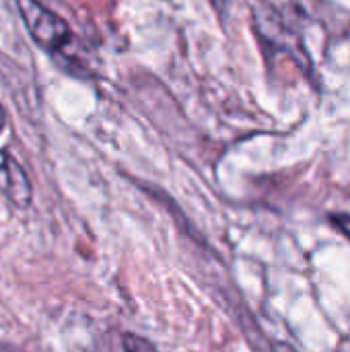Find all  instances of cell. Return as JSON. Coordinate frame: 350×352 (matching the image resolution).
<instances>
[{
    "instance_id": "3957f363",
    "label": "cell",
    "mask_w": 350,
    "mask_h": 352,
    "mask_svg": "<svg viewBox=\"0 0 350 352\" xmlns=\"http://www.w3.org/2000/svg\"><path fill=\"white\" fill-rule=\"evenodd\" d=\"M124 351L126 352H159L149 340L140 338V336H132L128 334L124 338Z\"/></svg>"
},
{
    "instance_id": "277c9868",
    "label": "cell",
    "mask_w": 350,
    "mask_h": 352,
    "mask_svg": "<svg viewBox=\"0 0 350 352\" xmlns=\"http://www.w3.org/2000/svg\"><path fill=\"white\" fill-rule=\"evenodd\" d=\"M332 223H334V227L347 237L350 239V217L349 214H334L332 217Z\"/></svg>"
},
{
    "instance_id": "6da1fadb",
    "label": "cell",
    "mask_w": 350,
    "mask_h": 352,
    "mask_svg": "<svg viewBox=\"0 0 350 352\" xmlns=\"http://www.w3.org/2000/svg\"><path fill=\"white\" fill-rule=\"evenodd\" d=\"M14 6L29 31V35L52 54H68L72 43V31L68 23L45 8L39 0H14Z\"/></svg>"
},
{
    "instance_id": "5b68a950",
    "label": "cell",
    "mask_w": 350,
    "mask_h": 352,
    "mask_svg": "<svg viewBox=\"0 0 350 352\" xmlns=\"http://www.w3.org/2000/svg\"><path fill=\"white\" fill-rule=\"evenodd\" d=\"M281 351H283V352H293V351H289V349H285V346H283V349H281Z\"/></svg>"
},
{
    "instance_id": "7a4b0ae2",
    "label": "cell",
    "mask_w": 350,
    "mask_h": 352,
    "mask_svg": "<svg viewBox=\"0 0 350 352\" xmlns=\"http://www.w3.org/2000/svg\"><path fill=\"white\" fill-rule=\"evenodd\" d=\"M0 192L19 208H27L31 204L33 192L29 177L19 161L6 151H0Z\"/></svg>"
},
{
    "instance_id": "8992f818",
    "label": "cell",
    "mask_w": 350,
    "mask_h": 352,
    "mask_svg": "<svg viewBox=\"0 0 350 352\" xmlns=\"http://www.w3.org/2000/svg\"><path fill=\"white\" fill-rule=\"evenodd\" d=\"M0 352H10V351H6V349H0Z\"/></svg>"
}]
</instances>
